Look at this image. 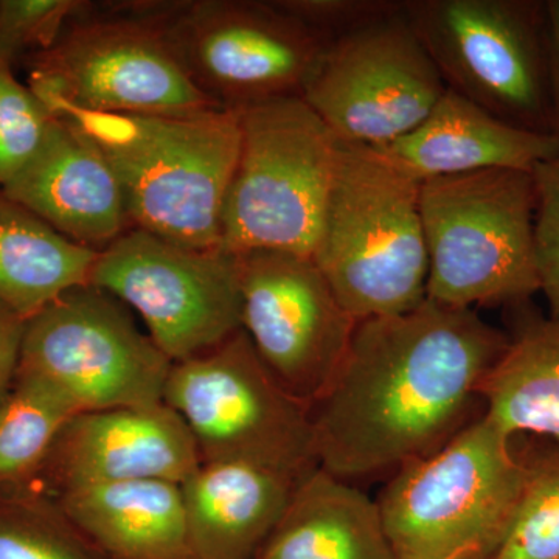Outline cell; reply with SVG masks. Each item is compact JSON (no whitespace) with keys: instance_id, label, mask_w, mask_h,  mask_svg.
<instances>
[{"instance_id":"19","label":"cell","mask_w":559,"mask_h":559,"mask_svg":"<svg viewBox=\"0 0 559 559\" xmlns=\"http://www.w3.org/2000/svg\"><path fill=\"white\" fill-rule=\"evenodd\" d=\"M255 559L396 558L377 500L318 466L297 481Z\"/></svg>"},{"instance_id":"14","label":"cell","mask_w":559,"mask_h":559,"mask_svg":"<svg viewBox=\"0 0 559 559\" xmlns=\"http://www.w3.org/2000/svg\"><path fill=\"white\" fill-rule=\"evenodd\" d=\"M240 283L242 330L280 384L311 406L340 367L358 320L311 257L242 253Z\"/></svg>"},{"instance_id":"17","label":"cell","mask_w":559,"mask_h":559,"mask_svg":"<svg viewBox=\"0 0 559 559\" xmlns=\"http://www.w3.org/2000/svg\"><path fill=\"white\" fill-rule=\"evenodd\" d=\"M419 183L559 159V134L516 127L450 90L414 131L378 148Z\"/></svg>"},{"instance_id":"2","label":"cell","mask_w":559,"mask_h":559,"mask_svg":"<svg viewBox=\"0 0 559 559\" xmlns=\"http://www.w3.org/2000/svg\"><path fill=\"white\" fill-rule=\"evenodd\" d=\"M102 151L132 229L183 248L221 249V215L240 151L237 110L139 116L58 109Z\"/></svg>"},{"instance_id":"26","label":"cell","mask_w":559,"mask_h":559,"mask_svg":"<svg viewBox=\"0 0 559 559\" xmlns=\"http://www.w3.org/2000/svg\"><path fill=\"white\" fill-rule=\"evenodd\" d=\"M53 120L38 95L0 60V187L32 159Z\"/></svg>"},{"instance_id":"11","label":"cell","mask_w":559,"mask_h":559,"mask_svg":"<svg viewBox=\"0 0 559 559\" xmlns=\"http://www.w3.org/2000/svg\"><path fill=\"white\" fill-rule=\"evenodd\" d=\"M190 80L224 110L301 97L326 44L275 0L157 2Z\"/></svg>"},{"instance_id":"9","label":"cell","mask_w":559,"mask_h":559,"mask_svg":"<svg viewBox=\"0 0 559 559\" xmlns=\"http://www.w3.org/2000/svg\"><path fill=\"white\" fill-rule=\"evenodd\" d=\"M404 11L447 90L516 127L557 132L544 3L404 0Z\"/></svg>"},{"instance_id":"6","label":"cell","mask_w":559,"mask_h":559,"mask_svg":"<svg viewBox=\"0 0 559 559\" xmlns=\"http://www.w3.org/2000/svg\"><path fill=\"white\" fill-rule=\"evenodd\" d=\"M237 112L240 151L221 215V249L312 259L341 140L301 97Z\"/></svg>"},{"instance_id":"30","label":"cell","mask_w":559,"mask_h":559,"mask_svg":"<svg viewBox=\"0 0 559 559\" xmlns=\"http://www.w3.org/2000/svg\"><path fill=\"white\" fill-rule=\"evenodd\" d=\"M25 320L0 304V407L16 382Z\"/></svg>"},{"instance_id":"18","label":"cell","mask_w":559,"mask_h":559,"mask_svg":"<svg viewBox=\"0 0 559 559\" xmlns=\"http://www.w3.org/2000/svg\"><path fill=\"white\" fill-rule=\"evenodd\" d=\"M297 480L241 463H204L180 484L193 559H255Z\"/></svg>"},{"instance_id":"20","label":"cell","mask_w":559,"mask_h":559,"mask_svg":"<svg viewBox=\"0 0 559 559\" xmlns=\"http://www.w3.org/2000/svg\"><path fill=\"white\" fill-rule=\"evenodd\" d=\"M57 499L108 559H193L180 484L123 481L75 489Z\"/></svg>"},{"instance_id":"29","label":"cell","mask_w":559,"mask_h":559,"mask_svg":"<svg viewBox=\"0 0 559 559\" xmlns=\"http://www.w3.org/2000/svg\"><path fill=\"white\" fill-rule=\"evenodd\" d=\"M323 43H334L403 7V0H275Z\"/></svg>"},{"instance_id":"28","label":"cell","mask_w":559,"mask_h":559,"mask_svg":"<svg viewBox=\"0 0 559 559\" xmlns=\"http://www.w3.org/2000/svg\"><path fill=\"white\" fill-rule=\"evenodd\" d=\"M536 182L535 257L539 290L559 322V159L533 171Z\"/></svg>"},{"instance_id":"22","label":"cell","mask_w":559,"mask_h":559,"mask_svg":"<svg viewBox=\"0 0 559 559\" xmlns=\"http://www.w3.org/2000/svg\"><path fill=\"white\" fill-rule=\"evenodd\" d=\"M484 414L510 437L559 439V322L522 323L480 388Z\"/></svg>"},{"instance_id":"5","label":"cell","mask_w":559,"mask_h":559,"mask_svg":"<svg viewBox=\"0 0 559 559\" xmlns=\"http://www.w3.org/2000/svg\"><path fill=\"white\" fill-rule=\"evenodd\" d=\"M524 473L514 437L481 412L440 450L390 476L377 502L395 558H487Z\"/></svg>"},{"instance_id":"15","label":"cell","mask_w":559,"mask_h":559,"mask_svg":"<svg viewBox=\"0 0 559 559\" xmlns=\"http://www.w3.org/2000/svg\"><path fill=\"white\" fill-rule=\"evenodd\" d=\"M200 465L189 428L165 403L86 412L62 428L38 487L58 498L75 489L123 481L182 484Z\"/></svg>"},{"instance_id":"4","label":"cell","mask_w":559,"mask_h":559,"mask_svg":"<svg viewBox=\"0 0 559 559\" xmlns=\"http://www.w3.org/2000/svg\"><path fill=\"white\" fill-rule=\"evenodd\" d=\"M24 62L28 87L50 112L191 116L224 110L180 64L157 2H81L57 43Z\"/></svg>"},{"instance_id":"13","label":"cell","mask_w":559,"mask_h":559,"mask_svg":"<svg viewBox=\"0 0 559 559\" xmlns=\"http://www.w3.org/2000/svg\"><path fill=\"white\" fill-rule=\"evenodd\" d=\"M447 92L403 7L329 44L301 98L341 142L384 148Z\"/></svg>"},{"instance_id":"27","label":"cell","mask_w":559,"mask_h":559,"mask_svg":"<svg viewBox=\"0 0 559 559\" xmlns=\"http://www.w3.org/2000/svg\"><path fill=\"white\" fill-rule=\"evenodd\" d=\"M80 0H0V60L11 68L49 50Z\"/></svg>"},{"instance_id":"3","label":"cell","mask_w":559,"mask_h":559,"mask_svg":"<svg viewBox=\"0 0 559 559\" xmlns=\"http://www.w3.org/2000/svg\"><path fill=\"white\" fill-rule=\"evenodd\" d=\"M419 186L382 151L341 142L312 259L356 320L403 314L428 299Z\"/></svg>"},{"instance_id":"25","label":"cell","mask_w":559,"mask_h":559,"mask_svg":"<svg viewBox=\"0 0 559 559\" xmlns=\"http://www.w3.org/2000/svg\"><path fill=\"white\" fill-rule=\"evenodd\" d=\"M0 559H108L43 488L0 492Z\"/></svg>"},{"instance_id":"16","label":"cell","mask_w":559,"mask_h":559,"mask_svg":"<svg viewBox=\"0 0 559 559\" xmlns=\"http://www.w3.org/2000/svg\"><path fill=\"white\" fill-rule=\"evenodd\" d=\"M0 189L62 237L94 252L132 229L119 180L102 151L57 117L32 159Z\"/></svg>"},{"instance_id":"24","label":"cell","mask_w":559,"mask_h":559,"mask_svg":"<svg viewBox=\"0 0 559 559\" xmlns=\"http://www.w3.org/2000/svg\"><path fill=\"white\" fill-rule=\"evenodd\" d=\"M524 481L507 527L485 559H559V439L521 452Z\"/></svg>"},{"instance_id":"10","label":"cell","mask_w":559,"mask_h":559,"mask_svg":"<svg viewBox=\"0 0 559 559\" xmlns=\"http://www.w3.org/2000/svg\"><path fill=\"white\" fill-rule=\"evenodd\" d=\"M171 366L127 305L84 285L25 320L16 380L44 385L79 415L164 403Z\"/></svg>"},{"instance_id":"23","label":"cell","mask_w":559,"mask_h":559,"mask_svg":"<svg viewBox=\"0 0 559 559\" xmlns=\"http://www.w3.org/2000/svg\"><path fill=\"white\" fill-rule=\"evenodd\" d=\"M75 412L51 390L16 380L0 407V492L38 487L55 441Z\"/></svg>"},{"instance_id":"7","label":"cell","mask_w":559,"mask_h":559,"mask_svg":"<svg viewBox=\"0 0 559 559\" xmlns=\"http://www.w3.org/2000/svg\"><path fill=\"white\" fill-rule=\"evenodd\" d=\"M535 176L487 170L419 186L428 299L450 307L518 305L539 293Z\"/></svg>"},{"instance_id":"1","label":"cell","mask_w":559,"mask_h":559,"mask_svg":"<svg viewBox=\"0 0 559 559\" xmlns=\"http://www.w3.org/2000/svg\"><path fill=\"white\" fill-rule=\"evenodd\" d=\"M509 337L473 308L426 299L358 320L329 385L311 403L320 468L347 481L426 457L481 412L480 388Z\"/></svg>"},{"instance_id":"8","label":"cell","mask_w":559,"mask_h":559,"mask_svg":"<svg viewBox=\"0 0 559 559\" xmlns=\"http://www.w3.org/2000/svg\"><path fill=\"white\" fill-rule=\"evenodd\" d=\"M164 403L189 428L201 465L241 463L297 481L319 466L310 404L280 384L245 330L173 362Z\"/></svg>"},{"instance_id":"12","label":"cell","mask_w":559,"mask_h":559,"mask_svg":"<svg viewBox=\"0 0 559 559\" xmlns=\"http://www.w3.org/2000/svg\"><path fill=\"white\" fill-rule=\"evenodd\" d=\"M90 285L138 311L171 362L242 330L240 255L227 250L183 248L130 229L98 252Z\"/></svg>"},{"instance_id":"21","label":"cell","mask_w":559,"mask_h":559,"mask_svg":"<svg viewBox=\"0 0 559 559\" xmlns=\"http://www.w3.org/2000/svg\"><path fill=\"white\" fill-rule=\"evenodd\" d=\"M97 257L0 189V304L20 318L27 320L68 290L90 285Z\"/></svg>"},{"instance_id":"31","label":"cell","mask_w":559,"mask_h":559,"mask_svg":"<svg viewBox=\"0 0 559 559\" xmlns=\"http://www.w3.org/2000/svg\"><path fill=\"white\" fill-rule=\"evenodd\" d=\"M546 11L547 43H549L551 108L555 131L559 134V0L544 3Z\"/></svg>"}]
</instances>
